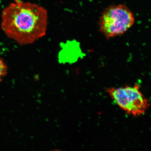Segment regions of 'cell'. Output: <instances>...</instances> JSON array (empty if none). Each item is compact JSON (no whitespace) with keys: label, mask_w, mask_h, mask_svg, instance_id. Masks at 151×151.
<instances>
[{"label":"cell","mask_w":151,"mask_h":151,"mask_svg":"<svg viewBox=\"0 0 151 151\" xmlns=\"http://www.w3.org/2000/svg\"><path fill=\"white\" fill-rule=\"evenodd\" d=\"M7 72V67L2 59L0 58V82L6 75Z\"/></svg>","instance_id":"277c9868"},{"label":"cell","mask_w":151,"mask_h":151,"mask_svg":"<svg viewBox=\"0 0 151 151\" xmlns=\"http://www.w3.org/2000/svg\"><path fill=\"white\" fill-rule=\"evenodd\" d=\"M107 92L111 99L127 114L137 117L144 114L150 103L138 84L109 88Z\"/></svg>","instance_id":"3957f363"},{"label":"cell","mask_w":151,"mask_h":151,"mask_svg":"<svg viewBox=\"0 0 151 151\" xmlns=\"http://www.w3.org/2000/svg\"><path fill=\"white\" fill-rule=\"evenodd\" d=\"M48 19L42 6L14 0L2 13L1 27L7 37L20 45H27L46 35Z\"/></svg>","instance_id":"6da1fadb"},{"label":"cell","mask_w":151,"mask_h":151,"mask_svg":"<svg viewBox=\"0 0 151 151\" xmlns=\"http://www.w3.org/2000/svg\"><path fill=\"white\" fill-rule=\"evenodd\" d=\"M133 13L125 5H112L104 10L99 22V31L107 39L126 33L135 22Z\"/></svg>","instance_id":"7a4b0ae2"}]
</instances>
